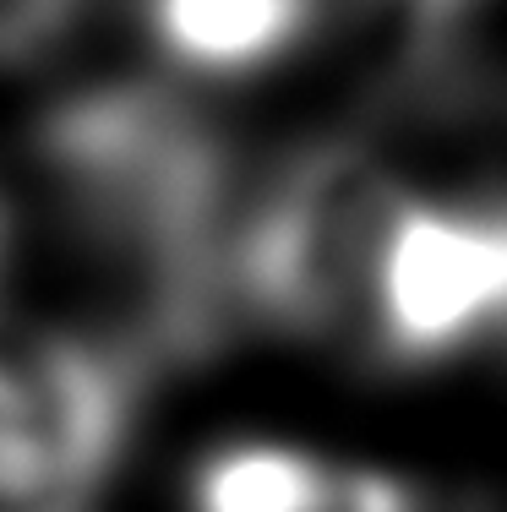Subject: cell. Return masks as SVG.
<instances>
[{"label": "cell", "mask_w": 507, "mask_h": 512, "mask_svg": "<svg viewBox=\"0 0 507 512\" xmlns=\"http://www.w3.org/2000/svg\"><path fill=\"white\" fill-rule=\"evenodd\" d=\"M39 158L82 246L126 295L120 344L142 365L229 333V235L240 191L224 137L180 93L104 82L60 99Z\"/></svg>", "instance_id": "cell-1"}, {"label": "cell", "mask_w": 507, "mask_h": 512, "mask_svg": "<svg viewBox=\"0 0 507 512\" xmlns=\"http://www.w3.org/2000/svg\"><path fill=\"white\" fill-rule=\"evenodd\" d=\"M409 186L371 142L328 137L289 153L229 235V311L289 344H333L366 327L377 262Z\"/></svg>", "instance_id": "cell-2"}, {"label": "cell", "mask_w": 507, "mask_h": 512, "mask_svg": "<svg viewBox=\"0 0 507 512\" xmlns=\"http://www.w3.org/2000/svg\"><path fill=\"white\" fill-rule=\"evenodd\" d=\"M142 376L120 338H0V512H88L126 458Z\"/></svg>", "instance_id": "cell-3"}, {"label": "cell", "mask_w": 507, "mask_h": 512, "mask_svg": "<svg viewBox=\"0 0 507 512\" xmlns=\"http://www.w3.org/2000/svg\"><path fill=\"white\" fill-rule=\"evenodd\" d=\"M360 333L409 371L507 349V191H409Z\"/></svg>", "instance_id": "cell-4"}, {"label": "cell", "mask_w": 507, "mask_h": 512, "mask_svg": "<svg viewBox=\"0 0 507 512\" xmlns=\"http://www.w3.org/2000/svg\"><path fill=\"white\" fill-rule=\"evenodd\" d=\"M338 0H142V28L175 77L251 82L328 28Z\"/></svg>", "instance_id": "cell-5"}, {"label": "cell", "mask_w": 507, "mask_h": 512, "mask_svg": "<svg viewBox=\"0 0 507 512\" xmlns=\"http://www.w3.org/2000/svg\"><path fill=\"white\" fill-rule=\"evenodd\" d=\"M344 469L295 442H224L191 469L186 512H338Z\"/></svg>", "instance_id": "cell-6"}, {"label": "cell", "mask_w": 507, "mask_h": 512, "mask_svg": "<svg viewBox=\"0 0 507 512\" xmlns=\"http://www.w3.org/2000/svg\"><path fill=\"white\" fill-rule=\"evenodd\" d=\"M82 11L88 0H0V66H22L55 50Z\"/></svg>", "instance_id": "cell-7"}, {"label": "cell", "mask_w": 507, "mask_h": 512, "mask_svg": "<svg viewBox=\"0 0 507 512\" xmlns=\"http://www.w3.org/2000/svg\"><path fill=\"white\" fill-rule=\"evenodd\" d=\"M6 251H11V218H6V207H0V278H6Z\"/></svg>", "instance_id": "cell-8"}]
</instances>
